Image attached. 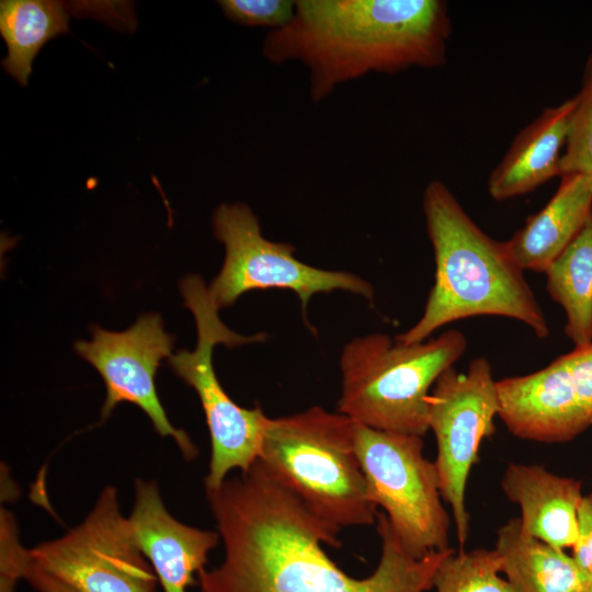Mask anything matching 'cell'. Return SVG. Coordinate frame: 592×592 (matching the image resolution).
<instances>
[{
	"instance_id": "obj_23",
	"label": "cell",
	"mask_w": 592,
	"mask_h": 592,
	"mask_svg": "<svg viewBox=\"0 0 592 592\" xmlns=\"http://www.w3.org/2000/svg\"><path fill=\"white\" fill-rule=\"evenodd\" d=\"M13 514L0 511V592H15L19 580L25 579L31 566L30 549L19 540Z\"/></svg>"
},
{
	"instance_id": "obj_26",
	"label": "cell",
	"mask_w": 592,
	"mask_h": 592,
	"mask_svg": "<svg viewBox=\"0 0 592 592\" xmlns=\"http://www.w3.org/2000/svg\"><path fill=\"white\" fill-rule=\"evenodd\" d=\"M587 592H592V585L590 587V589Z\"/></svg>"
},
{
	"instance_id": "obj_4",
	"label": "cell",
	"mask_w": 592,
	"mask_h": 592,
	"mask_svg": "<svg viewBox=\"0 0 592 592\" xmlns=\"http://www.w3.org/2000/svg\"><path fill=\"white\" fill-rule=\"evenodd\" d=\"M354 434L352 419L321 407L267 418L259 460L325 522L339 530L372 525L378 511Z\"/></svg>"
},
{
	"instance_id": "obj_16",
	"label": "cell",
	"mask_w": 592,
	"mask_h": 592,
	"mask_svg": "<svg viewBox=\"0 0 592 592\" xmlns=\"http://www.w3.org/2000/svg\"><path fill=\"white\" fill-rule=\"evenodd\" d=\"M560 178L548 203L503 241L508 254L523 272L545 273L592 216L591 179L583 174Z\"/></svg>"
},
{
	"instance_id": "obj_6",
	"label": "cell",
	"mask_w": 592,
	"mask_h": 592,
	"mask_svg": "<svg viewBox=\"0 0 592 592\" xmlns=\"http://www.w3.org/2000/svg\"><path fill=\"white\" fill-rule=\"evenodd\" d=\"M180 291L194 315L197 342L193 351L182 349L171 354L168 365L195 390L205 414L212 445L206 491L219 487L231 470H248L259 459L267 419L259 406L240 407L225 391L213 366L214 346H239L262 341L265 334L243 337L228 329L201 276H184Z\"/></svg>"
},
{
	"instance_id": "obj_10",
	"label": "cell",
	"mask_w": 592,
	"mask_h": 592,
	"mask_svg": "<svg viewBox=\"0 0 592 592\" xmlns=\"http://www.w3.org/2000/svg\"><path fill=\"white\" fill-rule=\"evenodd\" d=\"M499 409L497 380L483 356L473 360L466 373L454 366L447 368L429 397L428 425L436 441L434 464L441 494L452 509L462 549L469 531L465 499L468 476L479 462L481 443L496 432Z\"/></svg>"
},
{
	"instance_id": "obj_15",
	"label": "cell",
	"mask_w": 592,
	"mask_h": 592,
	"mask_svg": "<svg viewBox=\"0 0 592 592\" xmlns=\"http://www.w3.org/2000/svg\"><path fill=\"white\" fill-rule=\"evenodd\" d=\"M577 94L545 109L513 139L488 179L489 195L505 201L530 193L559 177V164Z\"/></svg>"
},
{
	"instance_id": "obj_14",
	"label": "cell",
	"mask_w": 592,
	"mask_h": 592,
	"mask_svg": "<svg viewBox=\"0 0 592 592\" xmlns=\"http://www.w3.org/2000/svg\"><path fill=\"white\" fill-rule=\"evenodd\" d=\"M501 488L520 506L525 532L558 549L573 546L583 498L580 480L555 475L537 464L510 463Z\"/></svg>"
},
{
	"instance_id": "obj_12",
	"label": "cell",
	"mask_w": 592,
	"mask_h": 592,
	"mask_svg": "<svg viewBox=\"0 0 592 592\" xmlns=\"http://www.w3.org/2000/svg\"><path fill=\"white\" fill-rule=\"evenodd\" d=\"M138 546L163 592H187L195 573L220 542L218 532L178 521L167 510L155 481L136 479L128 516Z\"/></svg>"
},
{
	"instance_id": "obj_7",
	"label": "cell",
	"mask_w": 592,
	"mask_h": 592,
	"mask_svg": "<svg viewBox=\"0 0 592 592\" xmlns=\"http://www.w3.org/2000/svg\"><path fill=\"white\" fill-rule=\"evenodd\" d=\"M354 441L371 499L384 510L405 549L423 558L449 548L451 520L436 466L423 456L422 437L355 422Z\"/></svg>"
},
{
	"instance_id": "obj_3",
	"label": "cell",
	"mask_w": 592,
	"mask_h": 592,
	"mask_svg": "<svg viewBox=\"0 0 592 592\" xmlns=\"http://www.w3.org/2000/svg\"><path fill=\"white\" fill-rule=\"evenodd\" d=\"M422 209L434 253V284L420 319L395 340L423 342L445 325L475 316L511 318L546 339L544 311L503 241L481 230L441 180L426 184Z\"/></svg>"
},
{
	"instance_id": "obj_9",
	"label": "cell",
	"mask_w": 592,
	"mask_h": 592,
	"mask_svg": "<svg viewBox=\"0 0 592 592\" xmlns=\"http://www.w3.org/2000/svg\"><path fill=\"white\" fill-rule=\"evenodd\" d=\"M31 563L75 592H156L157 576L143 555L117 490L102 489L84 520L30 549Z\"/></svg>"
},
{
	"instance_id": "obj_21",
	"label": "cell",
	"mask_w": 592,
	"mask_h": 592,
	"mask_svg": "<svg viewBox=\"0 0 592 592\" xmlns=\"http://www.w3.org/2000/svg\"><path fill=\"white\" fill-rule=\"evenodd\" d=\"M577 96L560 158L559 177L583 174L592 181V53L588 57Z\"/></svg>"
},
{
	"instance_id": "obj_17",
	"label": "cell",
	"mask_w": 592,
	"mask_h": 592,
	"mask_svg": "<svg viewBox=\"0 0 592 592\" xmlns=\"http://www.w3.org/2000/svg\"><path fill=\"white\" fill-rule=\"evenodd\" d=\"M494 549L517 592H587L592 585L571 555L530 535L517 517L499 527Z\"/></svg>"
},
{
	"instance_id": "obj_24",
	"label": "cell",
	"mask_w": 592,
	"mask_h": 592,
	"mask_svg": "<svg viewBox=\"0 0 592 592\" xmlns=\"http://www.w3.org/2000/svg\"><path fill=\"white\" fill-rule=\"evenodd\" d=\"M571 549L577 565L592 579V493L582 498L578 513V535Z\"/></svg>"
},
{
	"instance_id": "obj_11",
	"label": "cell",
	"mask_w": 592,
	"mask_h": 592,
	"mask_svg": "<svg viewBox=\"0 0 592 592\" xmlns=\"http://www.w3.org/2000/svg\"><path fill=\"white\" fill-rule=\"evenodd\" d=\"M91 332V341H77L75 351L104 382L101 421L118 403L130 402L147 414L159 435L174 440L186 460L195 458L197 447L183 430L171 424L156 388L157 369L163 358L171 356L174 342L173 335L164 331L161 317L144 314L127 330L115 332L94 325Z\"/></svg>"
},
{
	"instance_id": "obj_22",
	"label": "cell",
	"mask_w": 592,
	"mask_h": 592,
	"mask_svg": "<svg viewBox=\"0 0 592 592\" xmlns=\"http://www.w3.org/2000/svg\"><path fill=\"white\" fill-rule=\"evenodd\" d=\"M217 4L231 22L270 31L289 23L295 11V1L287 0H219Z\"/></svg>"
},
{
	"instance_id": "obj_25",
	"label": "cell",
	"mask_w": 592,
	"mask_h": 592,
	"mask_svg": "<svg viewBox=\"0 0 592 592\" xmlns=\"http://www.w3.org/2000/svg\"><path fill=\"white\" fill-rule=\"evenodd\" d=\"M25 580L37 592H75L56 578L32 566V563L29 568Z\"/></svg>"
},
{
	"instance_id": "obj_20",
	"label": "cell",
	"mask_w": 592,
	"mask_h": 592,
	"mask_svg": "<svg viewBox=\"0 0 592 592\" xmlns=\"http://www.w3.org/2000/svg\"><path fill=\"white\" fill-rule=\"evenodd\" d=\"M500 572L502 563L496 549L457 553L453 549L439 565L432 589L435 592H517Z\"/></svg>"
},
{
	"instance_id": "obj_13",
	"label": "cell",
	"mask_w": 592,
	"mask_h": 592,
	"mask_svg": "<svg viewBox=\"0 0 592 592\" xmlns=\"http://www.w3.org/2000/svg\"><path fill=\"white\" fill-rule=\"evenodd\" d=\"M497 389L498 415L520 439L563 443L585 431L554 361L534 373L497 380Z\"/></svg>"
},
{
	"instance_id": "obj_18",
	"label": "cell",
	"mask_w": 592,
	"mask_h": 592,
	"mask_svg": "<svg viewBox=\"0 0 592 592\" xmlns=\"http://www.w3.org/2000/svg\"><path fill=\"white\" fill-rule=\"evenodd\" d=\"M70 11L54 0H2L0 34L7 46L3 70L25 87L41 48L68 32Z\"/></svg>"
},
{
	"instance_id": "obj_8",
	"label": "cell",
	"mask_w": 592,
	"mask_h": 592,
	"mask_svg": "<svg viewBox=\"0 0 592 592\" xmlns=\"http://www.w3.org/2000/svg\"><path fill=\"white\" fill-rule=\"evenodd\" d=\"M216 239L225 247L220 272L208 293L218 309L231 306L249 291L283 288L295 292L303 314L317 293L346 291L373 301L374 287L362 277L308 265L295 258L288 242L266 239L253 210L244 203H223L212 218Z\"/></svg>"
},
{
	"instance_id": "obj_5",
	"label": "cell",
	"mask_w": 592,
	"mask_h": 592,
	"mask_svg": "<svg viewBox=\"0 0 592 592\" xmlns=\"http://www.w3.org/2000/svg\"><path fill=\"white\" fill-rule=\"evenodd\" d=\"M466 349L458 330L411 344L384 333L356 337L340 356L338 412L373 429L423 437L431 390Z\"/></svg>"
},
{
	"instance_id": "obj_19",
	"label": "cell",
	"mask_w": 592,
	"mask_h": 592,
	"mask_svg": "<svg viewBox=\"0 0 592 592\" xmlns=\"http://www.w3.org/2000/svg\"><path fill=\"white\" fill-rule=\"evenodd\" d=\"M545 274L550 298L566 314L567 337L576 346L592 343V216Z\"/></svg>"
},
{
	"instance_id": "obj_1",
	"label": "cell",
	"mask_w": 592,
	"mask_h": 592,
	"mask_svg": "<svg viewBox=\"0 0 592 592\" xmlns=\"http://www.w3.org/2000/svg\"><path fill=\"white\" fill-rule=\"evenodd\" d=\"M206 498L224 558L197 573L200 592H426L453 550L412 557L378 511L379 562L371 576L353 578L322 548L340 547L341 530L311 512L259 459L206 490Z\"/></svg>"
},
{
	"instance_id": "obj_2",
	"label": "cell",
	"mask_w": 592,
	"mask_h": 592,
	"mask_svg": "<svg viewBox=\"0 0 592 592\" xmlns=\"http://www.w3.org/2000/svg\"><path fill=\"white\" fill-rule=\"evenodd\" d=\"M452 31L441 0H296L292 20L269 31L262 53L308 72L314 103L371 72L392 75L445 64Z\"/></svg>"
}]
</instances>
